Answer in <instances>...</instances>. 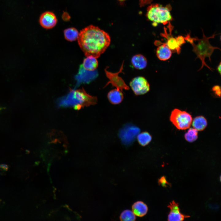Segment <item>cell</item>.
<instances>
[{
  "mask_svg": "<svg viewBox=\"0 0 221 221\" xmlns=\"http://www.w3.org/2000/svg\"><path fill=\"white\" fill-rule=\"evenodd\" d=\"M206 119L203 116H199L196 117L193 120L192 125L194 128L198 131H202L204 130L207 125Z\"/></svg>",
  "mask_w": 221,
  "mask_h": 221,
  "instance_id": "17",
  "label": "cell"
},
{
  "mask_svg": "<svg viewBox=\"0 0 221 221\" xmlns=\"http://www.w3.org/2000/svg\"><path fill=\"white\" fill-rule=\"evenodd\" d=\"M119 0V1H124V0Z\"/></svg>",
  "mask_w": 221,
  "mask_h": 221,
  "instance_id": "28",
  "label": "cell"
},
{
  "mask_svg": "<svg viewBox=\"0 0 221 221\" xmlns=\"http://www.w3.org/2000/svg\"><path fill=\"white\" fill-rule=\"evenodd\" d=\"M9 168L8 166L6 164H2L0 165V169L4 171H7Z\"/></svg>",
  "mask_w": 221,
  "mask_h": 221,
  "instance_id": "25",
  "label": "cell"
},
{
  "mask_svg": "<svg viewBox=\"0 0 221 221\" xmlns=\"http://www.w3.org/2000/svg\"><path fill=\"white\" fill-rule=\"evenodd\" d=\"M132 211L137 216L142 217L145 215L148 211L147 205L142 201H137L133 204L132 206Z\"/></svg>",
  "mask_w": 221,
  "mask_h": 221,
  "instance_id": "13",
  "label": "cell"
},
{
  "mask_svg": "<svg viewBox=\"0 0 221 221\" xmlns=\"http://www.w3.org/2000/svg\"><path fill=\"white\" fill-rule=\"evenodd\" d=\"M220 41H221V35L220 37Z\"/></svg>",
  "mask_w": 221,
  "mask_h": 221,
  "instance_id": "29",
  "label": "cell"
},
{
  "mask_svg": "<svg viewBox=\"0 0 221 221\" xmlns=\"http://www.w3.org/2000/svg\"><path fill=\"white\" fill-rule=\"evenodd\" d=\"M57 21V18L55 14L50 11L43 13L40 16L39 19L40 25L46 29H51L54 27Z\"/></svg>",
  "mask_w": 221,
  "mask_h": 221,
  "instance_id": "9",
  "label": "cell"
},
{
  "mask_svg": "<svg viewBox=\"0 0 221 221\" xmlns=\"http://www.w3.org/2000/svg\"><path fill=\"white\" fill-rule=\"evenodd\" d=\"M187 141L190 142L195 141L198 138V130L194 128H189L184 134Z\"/></svg>",
  "mask_w": 221,
  "mask_h": 221,
  "instance_id": "21",
  "label": "cell"
},
{
  "mask_svg": "<svg viewBox=\"0 0 221 221\" xmlns=\"http://www.w3.org/2000/svg\"><path fill=\"white\" fill-rule=\"evenodd\" d=\"M123 61L119 71L117 72L112 73L110 72L107 70V68H105V71L109 81L104 87L110 83L113 86L115 87L116 88L122 91L123 89H129V87L126 84L123 79L118 76L120 73L122 72V71L123 69Z\"/></svg>",
  "mask_w": 221,
  "mask_h": 221,
  "instance_id": "7",
  "label": "cell"
},
{
  "mask_svg": "<svg viewBox=\"0 0 221 221\" xmlns=\"http://www.w3.org/2000/svg\"><path fill=\"white\" fill-rule=\"evenodd\" d=\"M162 35L167 39V42L166 43L172 52H175L178 54H179L181 52V48L178 44L176 38L172 37L171 33L169 35H166L165 34H163Z\"/></svg>",
  "mask_w": 221,
  "mask_h": 221,
  "instance_id": "16",
  "label": "cell"
},
{
  "mask_svg": "<svg viewBox=\"0 0 221 221\" xmlns=\"http://www.w3.org/2000/svg\"><path fill=\"white\" fill-rule=\"evenodd\" d=\"M139 132L140 129L138 127L128 124L121 129L119 135L124 144L129 145L133 142Z\"/></svg>",
  "mask_w": 221,
  "mask_h": 221,
  "instance_id": "6",
  "label": "cell"
},
{
  "mask_svg": "<svg viewBox=\"0 0 221 221\" xmlns=\"http://www.w3.org/2000/svg\"><path fill=\"white\" fill-rule=\"evenodd\" d=\"M65 38L70 41H75L77 39L79 33L74 27H70L65 29L64 31Z\"/></svg>",
  "mask_w": 221,
  "mask_h": 221,
  "instance_id": "18",
  "label": "cell"
},
{
  "mask_svg": "<svg viewBox=\"0 0 221 221\" xmlns=\"http://www.w3.org/2000/svg\"><path fill=\"white\" fill-rule=\"evenodd\" d=\"M217 70L221 76V61L217 67Z\"/></svg>",
  "mask_w": 221,
  "mask_h": 221,
  "instance_id": "26",
  "label": "cell"
},
{
  "mask_svg": "<svg viewBox=\"0 0 221 221\" xmlns=\"http://www.w3.org/2000/svg\"><path fill=\"white\" fill-rule=\"evenodd\" d=\"M137 139L140 145L145 146L150 142L152 140V137L148 132H144L138 134Z\"/></svg>",
  "mask_w": 221,
  "mask_h": 221,
  "instance_id": "19",
  "label": "cell"
},
{
  "mask_svg": "<svg viewBox=\"0 0 221 221\" xmlns=\"http://www.w3.org/2000/svg\"><path fill=\"white\" fill-rule=\"evenodd\" d=\"M157 48L156 54L157 57L160 60L165 61L171 57L172 52L169 48L166 43L160 44Z\"/></svg>",
  "mask_w": 221,
  "mask_h": 221,
  "instance_id": "11",
  "label": "cell"
},
{
  "mask_svg": "<svg viewBox=\"0 0 221 221\" xmlns=\"http://www.w3.org/2000/svg\"><path fill=\"white\" fill-rule=\"evenodd\" d=\"M169 7L158 4H152L147 8L146 17L154 26L158 23L165 25L172 19Z\"/></svg>",
  "mask_w": 221,
  "mask_h": 221,
  "instance_id": "4",
  "label": "cell"
},
{
  "mask_svg": "<svg viewBox=\"0 0 221 221\" xmlns=\"http://www.w3.org/2000/svg\"><path fill=\"white\" fill-rule=\"evenodd\" d=\"M176 38L178 44L180 47L185 43L186 41L184 37L182 36H179L176 37Z\"/></svg>",
  "mask_w": 221,
  "mask_h": 221,
  "instance_id": "24",
  "label": "cell"
},
{
  "mask_svg": "<svg viewBox=\"0 0 221 221\" xmlns=\"http://www.w3.org/2000/svg\"><path fill=\"white\" fill-rule=\"evenodd\" d=\"M97 98L87 94L82 88L71 90L66 96L59 99L57 102L58 107H73L76 110H79L84 107L95 104Z\"/></svg>",
  "mask_w": 221,
  "mask_h": 221,
  "instance_id": "2",
  "label": "cell"
},
{
  "mask_svg": "<svg viewBox=\"0 0 221 221\" xmlns=\"http://www.w3.org/2000/svg\"><path fill=\"white\" fill-rule=\"evenodd\" d=\"M131 63L135 68L138 70L144 69L146 67L147 64V61L145 57L139 54L132 56Z\"/></svg>",
  "mask_w": 221,
  "mask_h": 221,
  "instance_id": "12",
  "label": "cell"
},
{
  "mask_svg": "<svg viewBox=\"0 0 221 221\" xmlns=\"http://www.w3.org/2000/svg\"><path fill=\"white\" fill-rule=\"evenodd\" d=\"M158 182L160 185H161L164 187H167L168 185H170L165 176H162L159 179Z\"/></svg>",
  "mask_w": 221,
  "mask_h": 221,
  "instance_id": "23",
  "label": "cell"
},
{
  "mask_svg": "<svg viewBox=\"0 0 221 221\" xmlns=\"http://www.w3.org/2000/svg\"><path fill=\"white\" fill-rule=\"evenodd\" d=\"M220 182H221V175H220Z\"/></svg>",
  "mask_w": 221,
  "mask_h": 221,
  "instance_id": "27",
  "label": "cell"
},
{
  "mask_svg": "<svg viewBox=\"0 0 221 221\" xmlns=\"http://www.w3.org/2000/svg\"><path fill=\"white\" fill-rule=\"evenodd\" d=\"M212 90L216 96L221 97V87L217 85L215 86Z\"/></svg>",
  "mask_w": 221,
  "mask_h": 221,
  "instance_id": "22",
  "label": "cell"
},
{
  "mask_svg": "<svg viewBox=\"0 0 221 221\" xmlns=\"http://www.w3.org/2000/svg\"><path fill=\"white\" fill-rule=\"evenodd\" d=\"M77 40L86 56H91L97 58L105 52L111 41L108 33L92 25L80 31Z\"/></svg>",
  "mask_w": 221,
  "mask_h": 221,
  "instance_id": "1",
  "label": "cell"
},
{
  "mask_svg": "<svg viewBox=\"0 0 221 221\" xmlns=\"http://www.w3.org/2000/svg\"><path fill=\"white\" fill-rule=\"evenodd\" d=\"M82 66L87 71H94L98 66L97 58L91 56H86L83 60Z\"/></svg>",
  "mask_w": 221,
  "mask_h": 221,
  "instance_id": "15",
  "label": "cell"
},
{
  "mask_svg": "<svg viewBox=\"0 0 221 221\" xmlns=\"http://www.w3.org/2000/svg\"><path fill=\"white\" fill-rule=\"evenodd\" d=\"M119 219L122 221H134L136 220V217L132 211L126 209L121 213Z\"/></svg>",
  "mask_w": 221,
  "mask_h": 221,
  "instance_id": "20",
  "label": "cell"
},
{
  "mask_svg": "<svg viewBox=\"0 0 221 221\" xmlns=\"http://www.w3.org/2000/svg\"><path fill=\"white\" fill-rule=\"evenodd\" d=\"M107 98L110 102L113 104H118L123 99V94L122 91L115 89L110 91L107 94Z\"/></svg>",
  "mask_w": 221,
  "mask_h": 221,
  "instance_id": "14",
  "label": "cell"
},
{
  "mask_svg": "<svg viewBox=\"0 0 221 221\" xmlns=\"http://www.w3.org/2000/svg\"><path fill=\"white\" fill-rule=\"evenodd\" d=\"M130 85L136 95L144 94L150 90V85L147 80L142 76H137L133 78Z\"/></svg>",
  "mask_w": 221,
  "mask_h": 221,
  "instance_id": "8",
  "label": "cell"
},
{
  "mask_svg": "<svg viewBox=\"0 0 221 221\" xmlns=\"http://www.w3.org/2000/svg\"><path fill=\"white\" fill-rule=\"evenodd\" d=\"M168 207L170 209L168 217V220L169 221H182L185 218L189 217V216L180 212L179 204L174 201L170 202Z\"/></svg>",
  "mask_w": 221,
  "mask_h": 221,
  "instance_id": "10",
  "label": "cell"
},
{
  "mask_svg": "<svg viewBox=\"0 0 221 221\" xmlns=\"http://www.w3.org/2000/svg\"><path fill=\"white\" fill-rule=\"evenodd\" d=\"M202 31L203 33L202 38L200 39L197 37H195V40L197 41V44L194 43L192 37H191L190 34H188L184 37L185 40L189 42L192 45V51L196 54V58H199L201 61L202 65L198 71L201 69L204 66L212 71L211 69H213L211 68L206 64L205 62V59L206 57H208L210 61H211V56L214 50L218 49L221 51V49L211 45L209 41L210 39L214 38L217 34H215V33L211 36L207 37L205 35L202 29Z\"/></svg>",
  "mask_w": 221,
  "mask_h": 221,
  "instance_id": "3",
  "label": "cell"
},
{
  "mask_svg": "<svg viewBox=\"0 0 221 221\" xmlns=\"http://www.w3.org/2000/svg\"><path fill=\"white\" fill-rule=\"evenodd\" d=\"M170 119L177 129L180 130L188 128L192 122V117L189 114L177 109L172 111Z\"/></svg>",
  "mask_w": 221,
  "mask_h": 221,
  "instance_id": "5",
  "label": "cell"
}]
</instances>
